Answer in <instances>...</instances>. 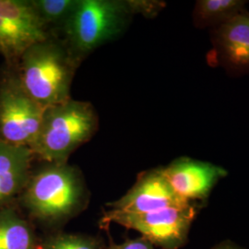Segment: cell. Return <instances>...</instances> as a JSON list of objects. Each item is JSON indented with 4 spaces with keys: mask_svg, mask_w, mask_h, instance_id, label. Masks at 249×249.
<instances>
[{
    "mask_svg": "<svg viewBox=\"0 0 249 249\" xmlns=\"http://www.w3.org/2000/svg\"><path fill=\"white\" fill-rule=\"evenodd\" d=\"M89 196L78 167L68 162H44L33 169L16 203L34 224L54 231L86 209Z\"/></svg>",
    "mask_w": 249,
    "mask_h": 249,
    "instance_id": "cell-1",
    "label": "cell"
},
{
    "mask_svg": "<svg viewBox=\"0 0 249 249\" xmlns=\"http://www.w3.org/2000/svg\"><path fill=\"white\" fill-rule=\"evenodd\" d=\"M80 63L63 39L51 36L29 47L13 68L30 96L47 108L71 99Z\"/></svg>",
    "mask_w": 249,
    "mask_h": 249,
    "instance_id": "cell-2",
    "label": "cell"
},
{
    "mask_svg": "<svg viewBox=\"0 0 249 249\" xmlns=\"http://www.w3.org/2000/svg\"><path fill=\"white\" fill-rule=\"evenodd\" d=\"M99 117L89 102L70 99L45 108L30 149L43 162H68L69 157L96 133Z\"/></svg>",
    "mask_w": 249,
    "mask_h": 249,
    "instance_id": "cell-3",
    "label": "cell"
},
{
    "mask_svg": "<svg viewBox=\"0 0 249 249\" xmlns=\"http://www.w3.org/2000/svg\"><path fill=\"white\" fill-rule=\"evenodd\" d=\"M134 15L130 0H79L63 28V40L80 62L123 32Z\"/></svg>",
    "mask_w": 249,
    "mask_h": 249,
    "instance_id": "cell-4",
    "label": "cell"
},
{
    "mask_svg": "<svg viewBox=\"0 0 249 249\" xmlns=\"http://www.w3.org/2000/svg\"><path fill=\"white\" fill-rule=\"evenodd\" d=\"M199 210V204L187 203L146 213H128L109 210L102 223H116L141 233L155 248L179 249L188 240L191 225Z\"/></svg>",
    "mask_w": 249,
    "mask_h": 249,
    "instance_id": "cell-5",
    "label": "cell"
},
{
    "mask_svg": "<svg viewBox=\"0 0 249 249\" xmlns=\"http://www.w3.org/2000/svg\"><path fill=\"white\" fill-rule=\"evenodd\" d=\"M45 110L23 88L15 69L5 65L0 72V142L30 148Z\"/></svg>",
    "mask_w": 249,
    "mask_h": 249,
    "instance_id": "cell-6",
    "label": "cell"
},
{
    "mask_svg": "<svg viewBox=\"0 0 249 249\" xmlns=\"http://www.w3.org/2000/svg\"><path fill=\"white\" fill-rule=\"evenodd\" d=\"M51 35L32 0H0V54L14 67L29 47Z\"/></svg>",
    "mask_w": 249,
    "mask_h": 249,
    "instance_id": "cell-7",
    "label": "cell"
},
{
    "mask_svg": "<svg viewBox=\"0 0 249 249\" xmlns=\"http://www.w3.org/2000/svg\"><path fill=\"white\" fill-rule=\"evenodd\" d=\"M161 170L178 196L196 204L204 203L220 180L228 176L220 165L189 157L175 159Z\"/></svg>",
    "mask_w": 249,
    "mask_h": 249,
    "instance_id": "cell-8",
    "label": "cell"
},
{
    "mask_svg": "<svg viewBox=\"0 0 249 249\" xmlns=\"http://www.w3.org/2000/svg\"><path fill=\"white\" fill-rule=\"evenodd\" d=\"M187 203L191 202L178 196L162 174L161 167H157L140 174L133 187L124 196L107 206L116 212L146 213Z\"/></svg>",
    "mask_w": 249,
    "mask_h": 249,
    "instance_id": "cell-9",
    "label": "cell"
},
{
    "mask_svg": "<svg viewBox=\"0 0 249 249\" xmlns=\"http://www.w3.org/2000/svg\"><path fill=\"white\" fill-rule=\"evenodd\" d=\"M213 52L226 71L242 75L249 71V13L243 11L212 32Z\"/></svg>",
    "mask_w": 249,
    "mask_h": 249,
    "instance_id": "cell-10",
    "label": "cell"
},
{
    "mask_svg": "<svg viewBox=\"0 0 249 249\" xmlns=\"http://www.w3.org/2000/svg\"><path fill=\"white\" fill-rule=\"evenodd\" d=\"M35 159L29 147L0 142V210L17 202L31 177Z\"/></svg>",
    "mask_w": 249,
    "mask_h": 249,
    "instance_id": "cell-11",
    "label": "cell"
},
{
    "mask_svg": "<svg viewBox=\"0 0 249 249\" xmlns=\"http://www.w3.org/2000/svg\"><path fill=\"white\" fill-rule=\"evenodd\" d=\"M35 224L15 204L0 210V249H38Z\"/></svg>",
    "mask_w": 249,
    "mask_h": 249,
    "instance_id": "cell-12",
    "label": "cell"
},
{
    "mask_svg": "<svg viewBox=\"0 0 249 249\" xmlns=\"http://www.w3.org/2000/svg\"><path fill=\"white\" fill-rule=\"evenodd\" d=\"M243 0H198L193 10V22L197 29L216 28L245 11Z\"/></svg>",
    "mask_w": 249,
    "mask_h": 249,
    "instance_id": "cell-13",
    "label": "cell"
},
{
    "mask_svg": "<svg viewBox=\"0 0 249 249\" xmlns=\"http://www.w3.org/2000/svg\"><path fill=\"white\" fill-rule=\"evenodd\" d=\"M36 11L48 32L54 36V31L62 32L71 16L79 0H32Z\"/></svg>",
    "mask_w": 249,
    "mask_h": 249,
    "instance_id": "cell-14",
    "label": "cell"
},
{
    "mask_svg": "<svg viewBox=\"0 0 249 249\" xmlns=\"http://www.w3.org/2000/svg\"><path fill=\"white\" fill-rule=\"evenodd\" d=\"M38 249H107V247L97 236L59 230L40 238Z\"/></svg>",
    "mask_w": 249,
    "mask_h": 249,
    "instance_id": "cell-15",
    "label": "cell"
},
{
    "mask_svg": "<svg viewBox=\"0 0 249 249\" xmlns=\"http://www.w3.org/2000/svg\"><path fill=\"white\" fill-rule=\"evenodd\" d=\"M134 14H142L145 17L152 18L164 8L165 3L152 0H130Z\"/></svg>",
    "mask_w": 249,
    "mask_h": 249,
    "instance_id": "cell-16",
    "label": "cell"
},
{
    "mask_svg": "<svg viewBox=\"0 0 249 249\" xmlns=\"http://www.w3.org/2000/svg\"><path fill=\"white\" fill-rule=\"evenodd\" d=\"M107 249H155L149 241L144 239L142 236L127 239L121 244H116L114 242H110Z\"/></svg>",
    "mask_w": 249,
    "mask_h": 249,
    "instance_id": "cell-17",
    "label": "cell"
},
{
    "mask_svg": "<svg viewBox=\"0 0 249 249\" xmlns=\"http://www.w3.org/2000/svg\"><path fill=\"white\" fill-rule=\"evenodd\" d=\"M211 249H246L231 240L222 241Z\"/></svg>",
    "mask_w": 249,
    "mask_h": 249,
    "instance_id": "cell-18",
    "label": "cell"
}]
</instances>
